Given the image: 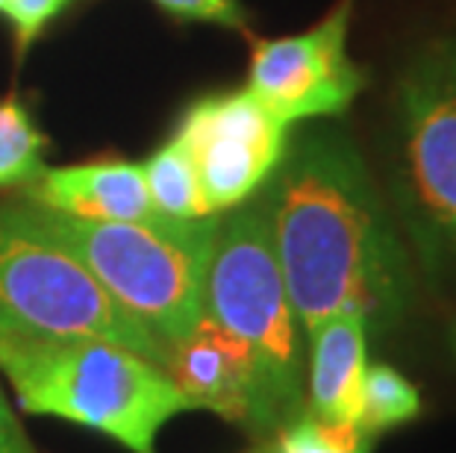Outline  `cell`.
Instances as JSON below:
<instances>
[{
	"label": "cell",
	"instance_id": "cell-1",
	"mask_svg": "<svg viewBox=\"0 0 456 453\" xmlns=\"http://www.w3.org/2000/svg\"><path fill=\"white\" fill-rule=\"evenodd\" d=\"M259 198L300 330L330 315H362L368 330L401 321L412 268L362 157L338 133H315L292 150Z\"/></svg>",
	"mask_w": 456,
	"mask_h": 453
},
{
	"label": "cell",
	"instance_id": "cell-2",
	"mask_svg": "<svg viewBox=\"0 0 456 453\" xmlns=\"http://www.w3.org/2000/svg\"><path fill=\"white\" fill-rule=\"evenodd\" d=\"M0 374L24 412L98 430L130 453H157V433L191 409L159 362L98 339L0 333Z\"/></svg>",
	"mask_w": 456,
	"mask_h": 453
},
{
	"label": "cell",
	"instance_id": "cell-3",
	"mask_svg": "<svg viewBox=\"0 0 456 453\" xmlns=\"http://www.w3.org/2000/svg\"><path fill=\"white\" fill-rule=\"evenodd\" d=\"M24 206L45 233L71 250L106 292L168 348L200 324L221 215L86 221Z\"/></svg>",
	"mask_w": 456,
	"mask_h": 453
},
{
	"label": "cell",
	"instance_id": "cell-4",
	"mask_svg": "<svg viewBox=\"0 0 456 453\" xmlns=\"http://www.w3.org/2000/svg\"><path fill=\"white\" fill-rule=\"evenodd\" d=\"M203 315L248 344L280 433L304 412V330L259 200L218 221Z\"/></svg>",
	"mask_w": 456,
	"mask_h": 453
},
{
	"label": "cell",
	"instance_id": "cell-5",
	"mask_svg": "<svg viewBox=\"0 0 456 453\" xmlns=\"http://www.w3.org/2000/svg\"><path fill=\"white\" fill-rule=\"evenodd\" d=\"M0 333L98 339L168 365L171 348L124 310L89 268L36 224L24 204H0Z\"/></svg>",
	"mask_w": 456,
	"mask_h": 453
},
{
	"label": "cell",
	"instance_id": "cell-6",
	"mask_svg": "<svg viewBox=\"0 0 456 453\" xmlns=\"http://www.w3.org/2000/svg\"><path fill=\"white\" fill-rule=\"evenodd\" d=\"M397 198L421 263L456 274V42L410 65L397 89Z\"/></svg>",
	"mask_w": 456,
	"mask_h": 453
},
{
	"label": "cell",
	"instance_id": "cell-7",
	"mask_svg": "<svg viewBox=\"0 0 456 453\" xmlns=\"http://www.w3.org/2000/svg\"><path fill=\"white\" fill-rule=\"evenodd\" d=\"M174 139L195 166L209 215H221L248 204L271 180L289 150V124L239 89L200 98Z\"/></svg>",
	"mask_w": 456,
	"mask_h": 453
},
{
	"label": "cell",
	"instance_id": "cell-8",
	"mask_svg": "<svg viewBox=\"0 0 456 453\" xmlns=\"http://www.w3.org/2000/svg\"><path fill=\"white\" fill-rule=\"evenodd\" d=\"M351 12L354 0H342L313 30L259 42L245 89L289 127L345 112L365 85L362 69L347 53Z\"/></svg>",
	"mask_w": 456,
	"mask_h": 453
},
{
	"label": "cell",
	"instance_id": "cell-9",
	"mask_svg": "<svg viewBox=\"0 0 456 453\" xmlns=\"http://www.w3.org/2000/svg\"><path fill=\"white\" fill-rule=\"evenodd\" d=\"M165 371L177 383L191 409H209L256 436L277 433V421L271 416L248 344L209 315H203L195 330L171 344Z\"/></svg>",
	"mask_w": 456,
	"mask_h": 453
},
{
	"label": "cell",
	"instance_id": "cell-10",
	"mask_svg": "<svg viewBox=\"0 0 456 453\" xmlns=\"http://www.w3.org/2000/svg\"><path fill=\"white\" fill-rule=\"evenodd\" d=\"M27 204L86 221H144L151 206L142 166L133 162H86V166L42 168L24 186Z\"/></svg>",
	"mask_w": 456,
	"mask_h": 453
},
{
	"label": "cell",
	"instance_id": "cell-11",
	"mask_svg": "<svg viewBox=\"0 0 456 453\" xmlns=\"http://www.w3.org/2000/svg\"><path fill=\"white\" fill-rule=\"evenodd\" d=\"M309 339V412L327 424H356L365 377L368 324L362 315H330Z\"/></svg>",
	"mask_w": 456,
	"mask_h": 453
},
{
	"label": "cell",
	"instance_id": "cell-12",
	"mask_svg": "<svg viewBox=\"0 0 456 453\" xmlns=\"http://www.w3.org/2000/svg\"><path fill=\"white\" fill-rule=\"evenodd\" d=\"M142 174H144V186H148V195H151V206L157 215L180 218V221L209 215V209L203 204V195H200L195 166H191L186 148H183L177 139H171L168 144H162L157 153H151V157L142 162Z\"/></svg>",
	"mask_w": 456,
	"mask_h": 453
},
{
	"label": "cell",
	"instance_id": "cell-13",
	"mask_svg": "<svg viewBox=\"0 0 456 453\" xmlns=\"http://www.w3.org/2000/svg\"><path fill=\"white\" fill-rule=\"evenodd\" d=\"M421 409V398L415 385L403 377L401 371L389 365H371L365 368L362 392H359V416L356 427L365 436H377L392 427L412 421Z\"/></svg>",
	"mask_w": 456,
	"mask_h": 453
},
{
	"label": "cell",
	"instance_id": "cell-14",
	"mask_svg": "<svg viewBox=\"0 0 456 453\" xmlns=\"http://www.w3.org/2000/svg\"><path fill=\"white\" fill-rule=\"evenodd\" d=\"M45 144V133L38 130L24 101L15 94L0 101V189L27 186L42 174Z\"/></svg>",
	"mask_w": 456,
	"mask_h": 453
},
{
	"label": "cell",
	"instance_id": "cell-15",
	"mask_svg": "<svg viewBox=\"0 0 456 453\" xmlns=\"http://www.w3.org/2000/svg\"><path fill=\"white\" fill-rule=\"evenodd\" d=\"M374 439L356 424H327L304 409L277 433L271 453H371Z\"/></svg>",
	"mask_w": 456,
	"mask_h": 453
},
{
	"label": "cell",
	"instance_id": "cell-16",
	"mask_svg": "<svg viewBox=\"0 0 456 453\" xmlns=\"http://www.w3.org/2000/svg\"><path fill=\"white\" fill-rule=\"evenodd\" d=\"M68 4H71V0H9L6 15L15 27L18 51L24 53L38 38V33H42Z\"/></svg>",
	"mask_w": 456,
	"mask_h": 453
},
{
	"label": "cell",
	"instance_id": "cell-17",
	"mask_svg": "<svg viewBox=\"0 0 456 453\" xmlns=\"http://www.w3.org/2000/svg\"><path fill=\"white\" fill-rule=\"evenodd\" d=\"M153 4L191 21L236 27V30L245 27V9L239 6V0H153Z\"/></svg>",
	"mask_w": 456,
	"mask_h": 453
},
{
	"label": "cell",
	"instance_id": "cell-18",
	"mask_svg": "<svg viewBox=\"0 0 456 453\" xmlns=\"http://www.w3.org/2000/svg\"><path fill=\"white\" fill-rule=\"evenodd\" d=\"M0 453H36L21 421H18L12 407H9L4 385H0Z\"/></svg>",
	"mask_w": 456,
	"mask_h": 453
},
{
	"label": "cell",
	"instance_id": "cell-19",
	"mask_svg": "<svg viewBox=\"0 0 456 453\" xmlns=\"http://www.w3.org/2000/svg\"><path fill=\"white\" fill-rule=\"evenodd\" d=\"M6 6H9V0H0V12H6Z\"/></svg>",
	"mask_w": 456,
	"mask_h": 453
}]
</instances>
